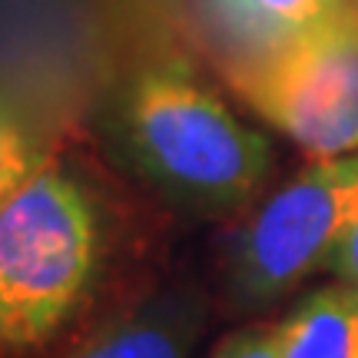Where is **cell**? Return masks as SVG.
Instances as JSON below:
<instances>
[{
	"label": "cell",
	"mask_w": 358,
	"mask_h": 358,
	"mask_svg": "<svg viewBox=\"0 0 358 358\" xmlns=\"http://www.w3.org/2000/svg\"><path fill=\"white\" fill-rule=\"evenodd\" d=\"M358 219V153L315 159L266 196L229 249L236 306L266 308L325 268Z\"/></svg>",
	"instance_id": "4"
},
{
	"label": "cell",
	"mask_w": 358,
	"mask_h": 358,
	"mask_svg": "<svg viewBox=\"0 0 358 358\" xmlns=\"http://www.w3.org/2000/svg\"><path fill=\"white\" fill-rule=\"evenodd\" d=\"M213 358H279L275 325H249V329L226 335Z\"/></svg>",
	"instance_id": "9"
},
{
	"label": "cell",
	"mask_w": 358,
	"mask_h": 358,
	"mask_svg": "<svg viewBox=\"0 0 358 358\" xmlns=\"http://www.w3.org/2000/svg\"><path fill=\"white\" fill-rule=\"evenodd\" d=\"M325 268H329L338 282H348V285L358 289V219L345 229V236L335 243Z\"/></svg>",
	"instance_id": "10"
},
{
	"label": "cell",
	"mask_w": 358,
	"mask_h": 358,
	"mask_svg": "<svg viewBox=\"0 0 358 358\" xmlns=\"http://www.w3.org/2000/svg\"><path fill=\"white\" fill-rule=\"evenodd\" d=\"M226 80L315 159L358 153V0L266 50L226 57Z\"/></svg>",
	"instance_id": "3"
},
{
	"label": "cell",
	"mask_w": 358,
	"mask_h": 358,
	"mask_svg": "<svg viewBox=\"0 0 358 358\" xmlns=\"http://www.w3.org/2000/svg\"><path fill=\"white\" fill-rule=\"evenodd\" d=\"M40 166L43 163H40L34 143L27 140L24 127L0 106V206L7 203Z\"/></svg>",
	"instance_id": "8"
},
{
	"label": "cell",
	"mask_w": 358,
	"mask_h": 358,
	"mask_svg": "<svg viewBox=\"0 0 358 358\" xmlns=\"http://www.w3.org/2000/svg\"><path fill=\"white\" fill-rule=\"evenodd\" d=\"M113 127L129 163L179 209L206 219L249 209L275 169L272 143L182 60L140 66L116 100Z\"/></svg>",
	"instance_id": "1"
},
{
	"label": "cell",
	"mask_w": 358,
	"mask_h": 358,
	"mask_svg": "<svg viewBox=\"0 0 358 358\" xmlns=\"http://www.w3.org/2000/svg\"><path fill=\"white\" fill-rule=\"evenodd\" d=\"M199 332L203 306L189 292L163 295L106 325L70 358H189Z\"/></svg>",
	"instance_id": "5"
},
{
	"label": "cell",
	"mask_w": 358,
	"mask_h": 358,
	"mask_svg": "<svg viewBox=\"0 0 358 358\" xmlns=\"http://www.w3.org/2000/svg\"><path fill=\"white\" fill-rule=\"evenodd\" d=\"M100 226L70 173L43 166L0 206V348L27 352L60 332L90 289Z\"/></svg>",
	"instance_id": "2"
},
{
	"label": "cell",
	"mask_w": 358,
	"mask_h": 358,
	"mask_svg": "<svg viewBox=\"0 0 358 358\" xmlns=\"http://www.w3.org/2000/svg\"><path fill=\"white\" fill-rule=\"evenodd\" d=\"M279 358H358V289L335 282L308 292L275 325Z\"/></svg>",
	"instance_id": "6"
},
{
	"label": "cell",
	"mask_w": 358,
	"mask_h": 358,
	"mask_svg": "<svg viewBox=\"0 0 358 358\" xmlns=\"http://www.w3.org/2000/svg\"><path fill=\"white\" fill-rule=\"evenodd\" d=\"M342 0H199L203 20L226 57L266 50L335 10Z\"/></svg>",
	"instance_id": "7"
}]
</instances>
